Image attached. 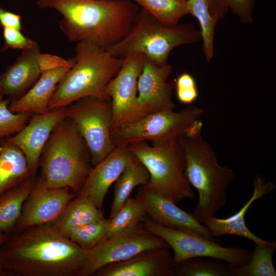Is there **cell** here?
Returning a JSON list of instances; mask_svg holds the SVG:
<instances>
[{"label": "cell", "instance_id": "1", "mask_svg": "<svg viewBox=\"0 0 276 276\" xmlns=\"http://www.w3.org/2000/svg\"><path fill=\"white\" fill-rule=\"evenodd\" d=\"M5 270L21 276H81L86 249L60 234L52 223L16 232L2 245Z\"/></svg>", "mask_w": 276, "mask_h": 276}, {"label": "cell", "instance_id": "2", "mask_svg": "<svg viewBox=\"0 0 276 276\" xmlns=\"http://www.w3.org/2000/svg\"><path fill=\"white\" fill-rule=\"evenodd\" d=\"M36 4L61 14L59 28L68 40L105 49L128 34L140 8L130 0H36Z\"/></svg>", "mask_w": 276, "mask_h": 276}, {"label": "cell", "instance_id": "3", "mask_svg": "<svg viewBox=\"0 0 276 276\" xmlns=\"http://www.w3.org/2000/svg\"><path fill=\"white\" fill-rule=\"evenodd\" d=\"M203 123H194L187 133L177 139L184 155L185 173L198 193V201L192 213L204 224L226 203L227 189L236 179L232 169L219 164L217 154L202 134Z\"/></svg>", "mask_w": 276, "mask_h": 276}, {"label": "cell", "instance_id": "4", "mask_svg": "<svg viewBox=\"0 0 276 276\" xmlns=\"http://www.w3.org/2000/svg\"><path fill=\"white\" fill-rule=\"evenodd\" d=\"M35 186L69 188L77 194L93 165L88 147L75 123L65 117L55 126L42 151Z\"/></svg>", "mask_w": 276, "mask_h": 276}, {"label": "cell", "instance_id": "5", "mask_svg": "<svg viewBox=\"0 0 276 276\" xmlns=\"http://www.w3.org/2000/svg\"><path fill=\"white\" fill-rule=\"evenodd\" d=\"M74 57V65L57 85L49 110L65 107L85 97L104 95L106 85L117 74L124 60L87 41L77 43Z\"/></svg>", "mask_w": 276, "mask_h": 276}, {"label": "cell", "instance_id": "6", "mask_svg": "<svg viewBox=\"0 0 276 276\" xmlns=\"http://www.w3.org/2000/svg\"><path fill=\"white\" fill-rule=\"evenodd\" d=\"M200 40V31L192 24L167 25L140 7L130 31L106 50L112 56L123 59L140 54L162 65L168 63L169 54L174 48Z\"/></svg>", "mask_w": 276, "mask_h": 276}, {"label": "cell", "instance_id": "7", "mask_svg": "<svg viewBox=\"0 0 276 276\" xmlns=\"http://www.w3.org/2000/svg\"><path fill=\"white\" fill-rule=\"evenodd\" d=\"M128 146L131 153L148 170L150 178L146 185L160 195L177 203L193 198V191L185 173L183 151L177 140L135 142Z\"/></svg>", "mask_w": 276, "mask_h": 276}, {"label": "cell", "instance_id": "8", "mask_svg": "<svg viewBox=\"0 0 276 276\" xmlns=\"http://www.w3.org/2000/svg\"><path fill=\"white\" fill-rule=\"evenodd\" d=\"M203 114L204 110L195 105L176 112L169 110L152 113L114 128L111 140L118 147L142 141L177 140L185 135Z\"/></svg>", "mask_w": 276, "mask_h": 276}, {"label": "cell", "instance_id": "9", "mask_svg": "<svg viewBox=\"0 0 276 276\" xmlns=\"http://www.w3.org/2000/svg\"><path fill=\"white\" fill-rule=\"evenodd\" d=\"M64 112L85 140L93 166L116 148L110 138L112 108L109 97L105 95L85 97L64 107Z\"/></svg>", "mask_w": 276, "mask_h": 276}, {"label": "cell", "instance_id": "10", "mask_svg": "<svg viewBox=\"0 0 276 276\" xmlns=\"http://www.w3.org/2000/svg\"><path fill=\"white\" fill-rule=\"evenodd\" d=\"M147 231L162 239L173 251V265L194 258L222 260L234 267L249 261L252 252L240 247H223L215 241L163 226L146 215L141 222Z\"/></svg>", "mask_w": 276, "mask_h": 276}, {"label": "cell", "instance_id": "11", "mask_svg": "<svg viewBox=\"0 0 276 276\" xmlns=\"http://www.w3.org/2000/svg\"><path fill=\"white\" fill-rule=\"evenodd\" d=\"M166 246H169L162 239L140 224L104 239L89 249L81 276L94 275L107 265L127 260L144 251Z\"/></svg>", "mask_w": 276, "mask_h": 276}, {"label": "cell", "instance_id": "12", "mask_svg": "<svg viewBox=\"0 0 276 276\" xmlns=\"http://www.w3.org/2000/svg\"><path fill=\"white\" fill-rule=\"evenodd\" d=\"M172 69L168 63L158 65L144 57L143 68L137 81L136 111L132 121L152 113L173 110L174 84L168 81Z\"/></svg>", "mask_w": 276, "mask_h": 276}, {"label": "cell", "instance_id": "13", "mask_svg": "<svg viewBox=\"0 0 276 276\" xmlns=\"http://www.w3.org/2000/svg\"><path fill=\"white\" fill-rule=\"evenodd\" d=\"M144 56L132 54L124 58L117 74L106 85L104 95L109 97L112 108V129L133 120L136 108L137 85Z\"/></svg>", "mask_w": 276, "mask_h": 276}, {"label": "cell", "instance_id": "14", "mask_svg": "<svg viewBox=\"0 0 276 276\" xmlns=\"http://www.w3.org/2000/svg\"><path fill=\"white\" fill-rule=\"evenodd\" d=\"M135 198L141 203L147 215L156 223L215 241L209 229L199 222L193 214L182 210L176 203L147 186L140 187Z\"/></svg>", "mask_w": 276, "mask_h": 276}, {"label": "cell", "instance_id": "15", "mask_svg": "<svg viewBox=\"0 0 276 276\" xmlns=\"http://www.w3.org/2000/svg\"><path fill=\"white\" fill-rule=\"evenodd\" d=\"M76 196L67 187L49 188L34 186L13 232L53 223Z\"/></svg>", "mask_w": 276, "mask_h": 276}, {"label": "cell", "instance_id": "16", "mask_svg": "<svg viewBox=\"0 0 276 276\" xmlns=\"http://www.w3.org/2000/svg\"><path fill=\"white\" fill-rule=\"evenodd\" d=\"M65 117L64 107L44 113L33 114L18 132L6 137L24 154L32 173H35L38 168L42 151L53 129Z\"/></svg>", "mask_w": 276, "mask_h": 276}, {"label": "cell", "instance_id": "17", "mask_svg": "<svg viewBox=\"0 0 276 276\" xmlns=\"http://www.w3.org/2000/svg\"><path fill=\"white\" fill-rule=\"evenodd\" d=\"M175 274L173 256L169 246L140 252L98 270L97 276H171Z\"/></svg>", "mask_w": 276, "mask_h": 276}, {"label": "cell", "instance_id": "18", "mask_svg": "<svg viewBox=\"0 0 276 276\" xmlns=\"http://www.w3.org/2000/svg\"><path fill=\"white\" fill-rule=\"evenodd\" d=\"M132 154L128 146H120L93 166L77 194L89 198L102 209L106 195L119 178Z\"/></svg>", "mask_w": 276, "mask_h": 276}, {"label": "cell", "instance_id": "19", "mask_svg": "<svg viewBox=\"0 0 276 276\" xmlns=\"http://www.w3.org/2000/svg\"><path fill=\"white\" fill-rule=\"evenodd\" d=\"M40 48L35 41L30 48L22 50L16 61L1 75V93L10 102L25 95L37 81L41 73Z\"/></svg>", "mask_w": 276, "mask_h": 276}, {"label": "cell", "instance_id": "20", "mask_svg": "<svg viewBox=\"0 0 276 276\" xmlns=\"http://www.w3.org/2000/svg\"><path fill=\"white\" fill-rule=\"evenodd\" d=\"M75 62L73 57L63 65L43 71L37 81L25 95L10 102L9 109L15 113L41 114L49 111V104L57 85Z\"/></svg>", "mask_w": 276, "mask_h": 276}, {"label": "cell", "instance_id": "21", "mask_svg": "<svg viewBox=\"0 0 276 276\" xmlns=\"http://www.w3.org/2000/svg\"><path fill=\"white\" fill-rule=\"evenodd\" d=\"M253 187L252 196L237 213L225 218H218L213 216L205 221L203 224L209 229L214 238L233 235L247 238L256 245L262 244L266 242L249 230L246 226L245 217L251 204L256 200L273 191L276 186L272 181H266L262 176L257 175L253 180Z\"/></svg>", "mask_w": 276, "mask_h": 276}, {"label": "cell", "instance_id": "22", "mask_svg": "<svg viewBox=\"0 0 276 276\" xmlns=\"http://www.w3.org/2000/svg\"><path fill=\"white\" fill-rule=\"evenodd\" d=\"M103 218L101 209L89 198L77 195L52 224L60 234L68 238L77 229Z\"/></svg>", "mask_w": 276, "mask_h": 276}, {"label": "cell", "instance_id": "23", "mask_svg": "<svg viewBox=\"0 0 276 276\" xmlns=\"http://www.w3.org/2000/svg\"><path fill=\"white\" fill-rule=\"evenodd\" d=\"M32 174L21 151L6 138L0 140V196Z\"/></svg>", "mask_w": 276, "mask_h": 276}, {"label": "cell", "instance_id": "24", "mask_svg": "<svg viewBox=\"0 0 276 276\" xmlns=\"http://www.w3.org/2000/svg\"><path fill=\"white\" fill-rule=\"evenodd\" d=\"M35 173L0 196V231L13 232L19 219L23 205L36 182Z\"/></svg>", "mask_w": 276, "mask_h": 276}, {"label": "cell", "instance_id": "25", "mask_svg": "<svg viewBox=\"0 0 276 276\" xmlns=\"http://www.w3.org/2000/svg\"><path fill=\"white\" fill-rule=\"evenodd\" d=\"M149 178V173L146 167L132 155L116 181L110 218L117 213L130 198L133 190L138 186L147 185Z\"/></svg>", "mask_w": 276, "mask_h": 276}, {"label": "cell", "instance_id": "26", "mask_svg": "<svg viewBox=\"0 0 276 276\" xmlns=\"http://www.w3.org/2000/svg\"><path fill=\"white\" fill-rule=\"evenodd\" d=\"M275 250V241L256 245L248 262L235 267L233 276H275L272 261Z\"/></svg>", "mask_w": 276, "mask_h": 276}, {"label": "cell", "instance_id": "27", "mask_svg": "<svg viewBox=\"0 0 276 276\" xmlns=\"http://www.w3.org/2000/svg\"><path fill=\"white\" fill-rule=\"evenodd\" d=\"M162 23L174 25L189 14L186 0H132Z\"/></svg>", "mask_w": 276, "mask_h": 276}, {"label": "cell", "instance_id": "28", "mask_svg": "<svg viewBox=\"0 0 276 276\" xmlns=\"http://www.w3.org/2000/svg\"><path fill=\"white\" fill-rule=\"evenodd\" d=\"M189 14L197 19L203 41V51L210 62L214 56L215 29L218 20L212 15L205 0H187Z\"/></svg>", "mask_w": 276, "mask_h": 276}, {"label": "cell", "instance_id": "29", "mask_svg": "<svg viewBox=\"0 0 276 276\" xmlns=\"http://www.w3.org/2000/svg\"><path fill=\"white\" fill-rule=\"evenodd\" d=\"M234 267L220 260L194 258L175 267L174 275L178 276H233Z\"/></svg>", "mask_w": 276, "mask_h": 276}, {"label": "cell", "instance_id": "30", "mask_svg": "<svg viewBox=\"0 0 276 276\" xmlns=\"http://www.w3.org/2000/svg\"><path fill=\"white\" fill-rule=\"evenodd\" d=\"M146 215L145 210L137 199L128 198L117 213L109 219L105 239L141 224Z\"/></svg>", "mask_w": 276, "mask_h": 276}, {"label": "cell", "instance_id": "31", "mask_svg": "<svg viewBox=\"0 0 276 276\" xmlns=\"http://www.w3.org/2000/svg\"><path fill=\"white\" fill-rule=\"evenodd\" d=\"M109 219L104 218L92 222L72 233L71 241L86 249H91L103 241L106 235Z\"/></svg>", "mask_w": 276, "mask_h": 276}, {"label": "cell", "instance_id": "32", "mask_svg": "<svg viewBox=\"0 0 276 276\" xmlns=\"http://www.w3.org/2000/svg\"><path fill=\"white\" fill-rule=\"evenodd\" d=\"M10 100L0 94V140L18 132L33 114L29 112L15 113L9 109Z\"/></svg>", "mask_w": 276, "mask_h": 276}, {"label": "cell", "instance_id": "33", "mask_svg": "<svg viewBox=\"0 0 276 276\" xmlns=\"http://www.w3.org/2000/svg\"><path fill=\"white\" fill-rule=\"evenodd\" d=\"M3 37L4 43L2 52L9 49L24 50L31 48L35 42L24 35L21 30L14 28H3Z\"/></svg>", "mask_w": 276, "mask_h": 276}, {"label": "cell", "instance_id": "34", "mask_svg": "<svg viewBox=\"0 0 276 276\" xmlns=\"http://www.w3.org/2000/svg\"><path fill=\"white\" fill-rule=\"evenodd\" d=\"M227 8L232 10L240 21L244 24L253 22L252 13L255 7V0H223Z\"/></svg>", "mask_w": 276, "mask_h": 276}, {"label": "cell", "instance_id": "35", "mask_svg": "<svg viewBox=\"0 0 276 276\" xmlns=\"http://www.w3.org/2000/svg\"><path fill=\"white\" fill-rule=\"evenodd\" d=\"M0 24L3 28H14L21 30V16L0 7Z\"/></svg>", "mask_w": 276, "mask_h": 276}, {"label": "cell", "instance_id": "36", "mask_svg": "<svg viewBox=\"0 0 276 276\" xmlns=\"http://www.w3.org/2000/svg\"><path fill=\"white\" fill-rule=\"evenodd\" d=\"M175 89L177 99L182 104H191L198 96L197 86L177 88Z\"/></svg>", "mask_w": 276, "mask_h": 276}, {"label": "cell", "instance_id": "37", "mask_svg": "<svg viewBox=\"0 0 276 276\" xmlns=\"http://www.w3.org/2000/svg\"><path fill=\"white\" fill-rule=\"evenodd\" d=\"M212 15L218 21L225 17L228 13V9L223 0H205Z\"/></svg>", "mask_w": 276, "mask_h": 276}, {"label": "cell", "instance_id": "38", "mask_svg": "<svg viewBox=\"0 0 276 276\" xmlns=\"http://www.w3.org/2000/svg\"><path fill=\"white\" fill-rule=\"evenodd\" d=\"M7 237L8 236L6 235V233L0 231V249L3 244L7 239Z\"/></svg>", "mask_w": 276, "mask_h": 276}, {"label": "cell", "instance_id": "39", "mask_svg": "<svg viewBox=\"0 0 276 276\" xmlns=\"http://www.w3.org/2000/svg\"><path fill=\"white\" fill-rule=\"evenodd\" d=\"M4 270H5V269L0 252V275H2L3 273Z\"/></svg>", "mask_w": 276, "mask_h": 276}, {"label": "cell", "instance_id": "40", "mask_svg": "<svg viewBox=\"0 0 276 276\" xmlns=\"http://www.w3.org/2000/svg\"><path fill=\"white\" fill-rule=\"evenodd\" d=\"M0 78H1V75H0ZM0 94H2L1 93V86H0Z\"/></svg>", "mask_w": 276, "mask_h": 276}, {"label": "cell", "instance_id": "41", "mask_svg": "<svg viewBox=\"0 0 276 276\" xmlns=\"http://www.w3.org/2000/svg\"><path fill=\"white\" fill-rule=\"evenodd\" d=\"M186 1H187V0H186Z\"/></svg>", "mask_w": 276, "mask_h": 276}]
</instances>
